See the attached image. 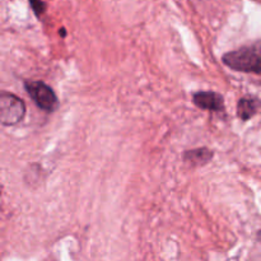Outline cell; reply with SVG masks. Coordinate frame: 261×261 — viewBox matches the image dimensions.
Masks as SVG:
<instances>
[{
	"instance_id": "obj_1",
	"label": "cell",
	"mask_w": 261,
	"mask_h": 261,
	"mask_svg": "<svg viewBox=\"0 0 261 261\" xmlns=\"http://www.w3.org/2000/svg\"><path fill=\"white\" fill-rule=\"evenodd\" d=\"M223 63L228 68L242 73L261 74V46L250 45L223 55Z\"/></svg>"
},
{
	"instance_id": "obj_6",
	"label": "cell",
	"mask_w": 261,
	"mask_h": 261,
	"mask_svg": "<svg viewBox=\"0 0 261 261\" xmlns=\"http://www.w3.org/2000/svg\"><path fill=\"white\" fill-rule=\"evenodd\" d=\"M214 152L211 150L209 148H196V149L186 150L184 153V161L188 162L191 167H201V166H205L206 163H209L213 158Z\"/></svg>"
},
{
	"instance_id": "obj_7",
	"label": "cell",
	"mask_w": 261,
	"mask_h": 261,
	"mask_svg": "<svg viewBox=\"0 0 261 261\" xmlns=\"http://www.w3.org/2000/svg\"><path fill=\"white\" fill-rule=\"evenodd\" d=\"M28 2H30L33 12H35V14L37 15V17H41V14H43V13H45L46 5L42 0H28Z\"/></svg>"
},
{
	"instance_id": "obj_5",
	"label": "cell",
	"mask_w": 261,
	"mask_h": 261,
	"mask_svg": "<svg viewBox=\"0 0 261 261\" xmlns=\"http://www.w3.org/2000/svg\"><path fill=\"white\" fill-rule=\"evenodd\" d=\"M261 109V99L257 97H244L237 103V116L242 121H249L252 116L257 114Z\"/></svg>"
},
{
	"instance_id": "obj_2",
	"label": "cell",
	"mask_w": 261,
	"mask_h": 261,
	"mask_svg": "<svg viewBox=\"0 0 261 261\" xmlns=\"http://www.w3.org/2000/svg\"><path fill=\"white\" fill-rule=\"evenodd\" d=\"M24 88L41 110L54 112L59 107V99L51 87L41 81H25Z\"/></svg>"
},
{
	"instance_id": "obj_4",
	"label": "cell",
	"mask_w": 261,
	"mask_h": 261,
	"mask_svg": "<svg viewBox=\"0 0 261 261\" xmlns=\"http://www.w3.org/2000/svg\"><path fill=\"white\" fill-rule=\"evenodd\" d=\"M193 102L199 109L206 111L221 112L224 110V98L217 92H195L193 94Z\"/></svg>"
},
{
	"instance_id": "obj_3",
	"label": "cell",
	"mask_w": 261,
	"mask_h": 261,
	"mask_svg": "<svg viewBox=\"0 0 261 261\" xmlns=\"http://www.w3.org/2000/svg\"><path fill=\"white\" fill-rule=\"evenodd\" d=\"M25 105L17 96L3 92L0 96V120L5 126L15 125L24 117Z\"/></svg>"
},
{
	"instance_id": "obj_8",
	"label": "cell",
	"mask_w": 261,
	"mask_h": 261,
	"mask_svg": "<svg viewBox=\"0 0 261 261\" xmlns=\"http://www.w3.org/2000/svg\"><path fill=\"white\" fill-rule=\"evenodd\" d=\"M59 33H60V36H63V37H65V35H66V31H65V28H61V30L59 31Z\"/></svg>"
},
{
	"instance_id": "obj_9",
	"label": "cell",
	"mask_w": 261,
	"mask_h": 261,
	"mask_svg": "<svg viewBox=\"0 0 261 261\" xmlns=\"http://www.w3.org/2000/svg\"><path fill=\"white\" fill-rule=\"evenodd\" d=\"M255 2H257V3H261V0H255Z\"/></svg>"
}]
</instances>
